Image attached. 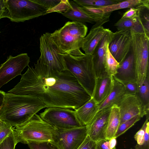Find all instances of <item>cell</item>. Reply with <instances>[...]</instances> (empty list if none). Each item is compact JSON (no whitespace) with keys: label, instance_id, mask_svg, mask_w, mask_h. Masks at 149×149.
I'll return each mask as SVG.
<instances>
[{"label":"cell","instance_id":"f546056e","mask_svg":"<svg viewBox=\"0 0 149 149\" xmlns=\"http://www.w3.org/2000/svg\"><path fill=\"white\" fill-rule=\"evenodd\" d=\"M141 118L139 116H136L120 124L114 137L117 138L124 134Z\"/></svg>","mask_w":149,"mask_h":149},{"label":"cell","instance_id":"f35d334b","mask_svg":"<svg viewBox=\"0 0 149 149\" xmlns=\"http://www.w3.org/2000/svg\"><path fill=\"white\" fill-rule=\"evenodd\" d=\"M7 10L6 8L5 0H0V19L6 17Z\"/></svg>","mask_w":149,"mask_h":149},{"label":"cell","instance_id":"7402d4cb","mask_svg":"<svg viewBox=\"0 0 149 149\" xmlns=\"http://www.w3.org/2000/svg\"><path fill=\"white\" fill-rule=\"evenodd\" d=\"M98 105L93 98L91 99L75 110L78 120L83 126L87 125L97 113Z\"/></svg>","mask_w":149,"mask_h":149},{"label":"cell","instance_id":"d4e9b609","mask_svg":"<svg viewBox=\"0 0 149 149\" xmlns=\"http://www.w3.org/2000/svg\"><path fill=\"white\" fill-rule=\"evenodd\" d=\"M114 26L117 29H128L136 31L143 32L146 33L139 18L137 14L131 18L123 19H120L114 24Z\"/></svg>","mask_w":149,"mask_h":149},{"label":"cell","instance_id":"8d00e7d4","mask_svg":"<svg viewBox=\"0 0 149 149\" xmlns=\"http://www.w3.org/2000/svg\"><path fill=\"white\" fill-rule=\"evenodd\" d=\"M109 140L102 139L96 142L97 149H111L109 146Z\"/></svg>","mask_w":149,"mask_h":149},{"label":"cell","instance_id":"74e56055","mask_svg":"<svg viewBox=\"0 0 149 149\" xmlns=\"http://www.w3.org/2000/svg\"><path fill=\"white\" fill-rule=\"evenodd\" d=\"M139 9L134 8H130L124 13L120 19L130 18L135 16L137 15Z\"/></svg>","mask_w":149,"mask_h":149},{"label":"cell","instance_id":"d6986e66","mask_svg":"<svg viewBox=\"0 0 149 149\" xmlns=\"http://www.w3.org/2000/svg\"><path fill=\"white\" fill-rule=\"evenodd\" d=\"M145 7H149V0H127L116 4L106 6L95 7H83L90 12L99 14L111 13L118 10L134 8L139 9Z\"/></svg>","mask_w":149,"mask_h":149},{"label":"cell","instance_id":"7a4b0ae2","mask_svg":"<svg viewBox=\"0 0 149 149\" xmlns=\"http://www.w3.org/2000/svg\"><path fill=\"white\" fill-rule=\"evenodd\" d=\"M47 107L38 98L5 93L0 120L16 127L28 121L41 109Z\"/></svg>","mask_w":149,"mask_h":149},{"label":"cell","instance_id":"e575fe53","mask_svg":"<svg viewBox=\"0 0 149 149\" xmlns=\"http://www.w3.org/2000/svg\"><path fill=\"white\" fill-rule=\"evenodd\" d=\"M126 93L135 95L138 91V85L137 82H128L124 84Z\"/></svg>","mask_w":149,"mask_h":149},{"label":"cell","instance_id":"d590c367","mask_svg":"<svg viewBox=\"0 0 149 149\" xmlns=\"http://www.w3.org/2000/svg\"><path fill=\"white\" fill-rule=\"evenodd\" d=\"M77 149H97L96 142L91 139L88 135Z\"/></svg>","mask_w":149,"mask_h":149},{"label":"cell","instance_id":"8992f818","mask_svg":"<svg viewBox=\"0 0 149 149\" xmlns=\"http://www.w3.org/2000/svg\"><path fill=\"white\" fill-rule=\"evenodd\" d=\"M132 44L130 52L133 56L137 83L141 84L149 74V36L143 32L131 30Z\"/></svg>","mask_w":149,"mask_h":149},{"label":"cell","instance_id":"2e32d148","mask_svg":"<svg viewBox=\"0 0 149 149\" xmlns=\"http://www.w3.org/2000/svg\"><path fill=\"white\" fill-rule=\"evenodd\" d=\"M113 33V32L109 29L98 44L92 55L96 78L107 72L105 62L106 51L107 45L111 41Z\"/></svg>","mask_w":149,"mask_h":149},{"label":"cell","instance_id":"f1b7e54d","mask_svg":"<svg viewBox=\"0 0 149 149\" xmlns=\"http://www.w3.org/2000/svg\"><path fill=\"white\" fill-rule=\"evenodd\" d=\"M149 7H145L139 8L137 15L147 34L149 36Z\"/></svg>","mask_w":149,"mask_h":149},{"label":"cell","instance_id":"ba28073f","mask_svg":"<svg viewBox=\"0 0 149 149\" xmlns=\"http://www.w3.org/2000/svg\"><path fill=\"white\" fill-rule=\"evenodd\" d=\"M44 120L56 129H65L82 127L75 111L69 109L49 107L39 114Z\"/></svg>","mask_w":149,"mask_h":149},{"label":"cell","instance_id":"d6a6232c","mask_svg":"<svg viewBox=\"0 0 149 149\" xmlns=\"http://www.w3.org/2000/svg\"><path fill=\"white\" fill-rule=\"evenodd\" d=\"M26 144L31 149H52V144L47 142L28 141Z\"/></svg>","mask_w":149,"mask_h":149},{"label":"cell","instance_id":"277c9868","mask_svg":"<svg viewBox=\"0 0 149 149\" xmlns=\"http://www.w3.org/2000/svg\"><path fill=\"white\" fill-rule=\"evenodd\" d=\"M87 31L88 28L84 24L69 21L62 27L50 33L49 38L57 52L64 54L80 49Z\"/></svg>","mask_w":149,"mask_h":149},{"label":"cell","instance_id":"603a6c76","mask_svg":"<svg viewBox=\"0 0 149 149\" xmlns=\"http://www.w3.org/2000/svg\"><path fill=\"white\" fill-rule=\"evenodd\" d=\"M120 121V114L118 107L116 105L111 109L106 132V139L110 140L114 137Z\"/></svg>","mask_w":149,"mask_h":149},{"label":"cell","instance_id":"8fae6325","mask_svg":"<svg viewBox=\"0 0 149 149\" xmlns=\"http://www.w3.org/2000/svg\"><path fill=\"white\" fill-rule=\"evenodd\" d=\"M30 62V58L27 53L8 56L6 61L0 65V89L16 76L21 75L22 72L29 66Z\"/></svg>","mask_w":149,"mask_h":149},{"label":"cell","instance_id":"7bdbcfd3","mask_svg":"<svg viewBox=\"0 0 149 149\" xmlns=\"http://www.w3.org/2000/svg\"></svg>","mask_w":149,"mask_h":149},{"label":"cell","instance_id":"9c48e42d","mask_svg":"<svg viewBox=\"0 0 149 149\" xmlns=\"http://www.w3.org/2000/svg\"><path fill=\"white\" fill-rule=\"evenodd\" d=\"M61 14L73 21L94 24L92 27L94 28L102 26L108 22L111 13L99 14L91 12L80 6L73 0H68L67 8Z\"/></svg>","mask_w":149,"mask_h":149},{"label":"cell","instance_id":"83f0119b","mask_svg":"<svg viewBox=\"0 0 149 149\" xmlns=\"http://www.w3.org/2000/svg\"><path fill=\"white\" fill-rule=\"evenodd\" d=\"M107 45L106 54V68L107 73L110 75L114 76L117 72L120 64L110 52Z\"/></svg>","mask_w":149,"mask_h":149},{"label":"cell","instance_id":"6da1fadb","mask_svg":"<svg viewBox=\"0 0 149 149\" xmlns=\"http://www.w3.org/2000/svg\"><path fill=\"white\" fill-rule=\"evenodd\" d=\"M20 81L8 93L39 98L47 108L77 110L92 97L72 73L55 71L40 59L34 67L28 66Z\"/></svg>","mask_w":149,"mask_h":149},{"label":"cell","instance_id":"836d02e7","mask_svg":"<svg viewBox=\"0 0 149 149\" xmlns=\"http://www.w3.org/2000/svg\"><path fill=\"white\" fill-rule=\"evenodd\" d=\"M34 1L40 4L48 10L52 9L58 5L61 0H34Z\"/></svg>","mask_w":149,"mask_h":149},{"label":"cell","instance_id":"e0dca14e","mask_svg":"<svg viewBox=\"0 0 149 149\" xmlns=\"http://www.w3.org/2000/svg\"><path fill=\"white\" fill-rule=\"evenodd\" d=\"M113 81V77L107 72L96 78L92 97L98 106L104 100L111 92Z\"/></svg>","mask_w":149,"mask_h":149},{"label":"cell","instance_id":"4dcf8cb0","mask_svg":"<svg viewBox=\"0 0 149 149\" xmlns=\"http://www.w3.org/2000/svg\"><path fill=\"white\" fill-rule=\"evenodd\" d=\"M17 144L13 131L0 143V149H15Z\"/></svg>","mask_w":149,"mask_h":149},{"label":"cell","instance_id":"9a60e30c","mask_svg":"<svg viewBox=\"0 0 149 149\" xmlns=\"http://www.w3.org/2000/svg\"><path fill=\"white\" fill-rule=\"evenodd\" d=\"M111 108L98 111L86 126L88 135L95 142L106 139V132Z\"/></svg>","mask_w":149,"mask_h":149},{"label":"cell","instance_id":"3957f363","mask_svg":"<svg viewBox=\"0 0 149 149\" xmlns=\"http://www.w3.org/2000/svg\"><path fill=\"white\" fill-rule=\"evenodd\" d=\"M66 69L73 75L79 84L92 97L96 80L92 55L80 49L61 54Z\"/></svg>","mask_w":149,"mask_h":149},{"label":"cell","instance_id":"30bf717a","mask_svg":"<svg viewBox=\"0 0 149 149\" xmlns=\"http://www.w3.org/2000/svg\"><path fill=\"white\" fill-rule=\"evenodd\" d=\"M88 135L86 126L65 129H56L52 144L59 149H77Z\"/></svg>","mask_w":149,"mask_h":149},{"label":"cell","instance_id":"44dd1931","mask_svg":"<svg viewBox=\"0 0 149 149\" xmlns=\"http://www.w3.org/2000/svg\"><path fill=\"white\" fill-rule=\"evenodd\" d=\"M126 94L124 84L114 78L111 91L104 100L98 106L97 112L116 105Z\"/></svg>","mask_w":149,"mask_h":149},{"label":"cell","instance_id":"5bb4252c","mask_svg":"<svg viewBox=\"0 0 149 149\" xmlns=\"http://www.w3.org/2000/svg\"><path fill=\"white\" fill-rule=\"evenodd\" d=\"M116 105L120 113V125L136 116L141 118L149 116V111L145 109L136 95L126 94Z\"/></svg>","mask_w":149,"mask_h":149},{"label":"cell","instance_id":"5b68a950","mask_svg":"<svg viewBox=\"0 0 149 149\" xmlns=\"http://www.w3.org/2000/svg\"><path fill=\"white\" fill-rule=\"evenodd\" d=\"M56 129L35 114L28 121L14 127L16 143L26 144L28 141L54 143Z\"/></svg>","mask_w":149,"mask_h":149},{"label":"cell","instance_id":"52a82bcc","mask_svg":"<svg viewBox=\"0 0 149 149\" xmlns=\"http://www.w3.org/2000/svg\"><path fill=\"white\" fill-rule=\"evenodd\" d=\"M6 17L13 22H24L45 15L48 10L34 0H5Z\"/></svg>","mask_w":149,"mask_h":149},{"label":"cell","instance_id":"4fadbf2b","mask_svg":"<svg viewBox=\"0 0 149 149\" xmlns=\"http://www.w3.org/2000/svg\"><path fill=\"white\" fill-rule=\"evenodd\" d=\"M131 29H119L113 33L109 48L111 54L119 63L130 53L132 44Z\"/></svg>","mask_w":149,"mask_h":149},{"label":"cell","instance_id":"60d3db41","mask_svg":"<svg viewBox=\"0 0 149 149\" xmlns=\"http://www.w3.org/2000/svg\"><path fill=\"white\" fill-rule=\"evenodd\" d=\"M109 146L111 149H116V146L117 143L116 138L113 137L109 140Z\"/></svg>","mask_w":149,"mask_h":149},{"label":"cell","instance_id":"b9f144b4","mask_svg":"<svg viewBox=\"0 0 149 149\" xmlns=\"http://www.w3.org/2000/svg\"><path fill=\"white\" fill-rule=\"evenodd\" d=\"M52 144V149H59L57 147L53 144Z\"/></svg>","mask_w":149,"mask_h":149},{"label":"cell","instance_id":"ab89813d","mask_svg":"<svg viewBox=\"0 0 149 149\" xmlns=\"http://www.w3.org/2000/svg\"><path fill=\"white\" fill-rule=\"evenodd\" d=\"M5 94V92L0 90V115L4 102Z\"/></svg>","mask_w":149,"mask_h":149},{"label":"cell","instance_id":"cb8c5ba5","mask_svg":"<svg viewBox=\"0 0 149 149\" xmlns=\"http://www.w3.org/2000/svg\"><path fill=\"white\" fill-rule=\"evenodd\" d=\"M149 117L146 119L141 129L134 136L136 141L135 149H149Z\"/></svg>","mask_w":149,"mask_h":149},{"label":"cell","instance_id":"ffe728a7","mask_svg":"<svg viewBox=\"0 0 149 149\" xmlns=\"http://www.w3.org/2000/svg\"><path fill=\"white\" fill-rule=\"evenodd\" d=\"M109 30L102 26L92 28L83 40L81 48L85 54L93 55L98 44Z\"/></svg>","mask_w":149,"mask_h":149},{"label":"cell","instance_id":"ac0fdd59","mask_svg":"<svg viewBox=\"0 0 149 149\" xmlns=\"http://www.w3.org/2000/svg\"><path fill=\"white\" fill-rule=\"evenodd\" d=\"M113 78L123 84L137 82V76L133 57L130 52L120 63Z\"/></svg>","mask_w":149,"mask_h":149},{"label":"cell","instance_id":"4316f807","mask_svg":"<svg viewBox=\"0 0 149 149\" xmlns=\"http://www.w3.org/2000/svg\"><path fill=\"white\" fill-rule=\"evenodd\" d=\"M122 0H74L79 6L82 7H98L111 5L120 2Z\"/></svg>","mask_w":149,"mask_h":149},{"label":"cell","instance_id":"484cf974","mask_svg":"<svg viewBox=\"0 0 149 149\" xmlns=\"http://www.w3.org/2000/svg\"><path fill=\"white\" fill-rule=\"evenodd\" d=\"M135 95L140 100L145 109L149 111V74L147 76L143 82L138 85V91Z\"/></svg>","mask_w":149,"mask_h":149},{"label":"cell","instance_id":"1f68e13d","mask_svg":"<svg viewBox=\"0 0 149 149\" xmlns=\"http://www.w3.org/2000/svg\"><path fill=\"white\" fill-rule=\"evenodd\" d=\"M14 130V127L0 120V143L6 138Z\"/></svg>","mask_w":149,"mask_h":149},{"label":"cell","instance_id":"7c38bea8","mask_svg":"<svg viewBox=\"0 0 149 149\" xmlns=\"http://www.w3.org/2000/svg\"><path fill=\"white\" fill-rule=\"evenodd\" d=\"M49 33L42 35L40 38V56L39 59L52 70L61 71L66 70L62 56L57 51L49 38Z\"/></svg>","mask_w":149,"mask_h":149}]
</instances>
